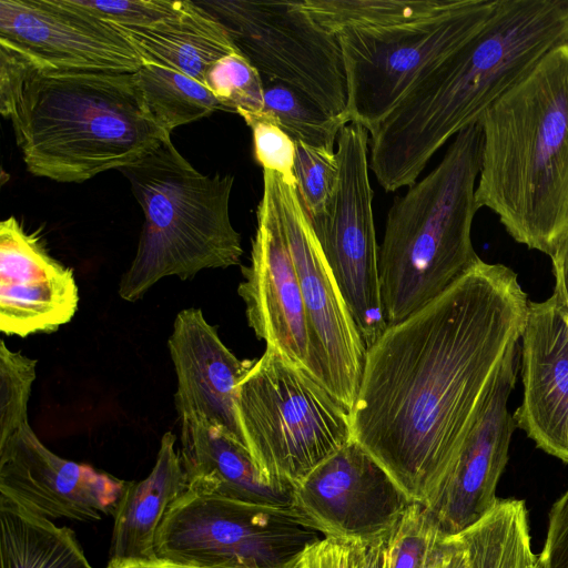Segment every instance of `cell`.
<instances>
[{
  "label": "cell",
  "instance_id": "obj_1",
  "mask_svg": "<svg viewBox=\"0 0 568 568\" xmlns=\"http://www.w3.org/2000/svg\"><path fill=\"white\" fill-rule=\"evenodd\" d=\"M528 303L511 268L481 260L366 349L352 439L412 503L448 475Z\"/></svg>",
  "mask_w": 568,
  "mask_h": 568
},
{
  "label": "cell",
  "instance_id": "obj_2",
  "mask_svg": "<svg viewBox=\"0 0 568 568\" xmlns=\"http://www.w3.org/2000/svg\"><path fill=\"white\" fill-rule=\"evenodd\" d=\"M567 42L568 0H498L486 24L425 72L369 135L379 185L414 184L452 136Z\"/></svg>",
  "mask_w": 568,
  "mask_h": 568
},
{
  "label": "cell",
  "instance_id": "obj_3",
  "mask_svg": "<svg viewBox=\"0 0 568 568\" xmlns=\"http://www.w3.org/2000/svg\"><path fill=\"white\" fill-rule=\"evenodd\" d=\"M0 112L27 170L61 183L122 170L171 135L154 121L138 72L54 70L4 43Z\"/></svg>",
  "mask_w": 568,
  "mask_h": 568
},
{
  "label": "cell",
  "instance_id": "obj_4",
  "mask_svg": "<svg viewBox=\"0 0 568 568\" xmlns=\"http://www.w3.org/2000/svg\"><path fill=\"white\" fill-rule=\"evenodd\" d=\"M477 206L508 234L551 255L568 227V42L481 116Z\"/></svg>",
  "mask_w": 568,
  "mask_h": 568
},
{
  "label": "cell",
  "instance_id": "obj_5",
  "mask_svg": "<svg viewBox=\"0 0 568 568\" xmlns=\"http://www.w3.org/2000/svg\"><path fill=\"white\" fill-rule=\"evenodd\" d=\"M481 153L478 121L458 132L442 161L389 207L378 254L388 326L438 297L481 261L471 242Z\"/></svg>",
  "mask_w": 568,
  "mask_h": 568
},
{
  "label": "cell",
  "instance_id": "obj_6",
  "mask_svg": "<svg viewBox=\"0 0 568 568\" xmlns=\"http://www.w3.org/2000/svg\"><path fill=\"white\" fill-rule=\"evenodd\" d=\"M144 213L135 256L119 283V296L136 302L161 280L185 281L211 268L239 265L241 234L230 219L232 174L200 173L163 139L120 170Z\"/></svg>",
  "mask_w": 568,
  "mask_h": 568
},
{
  "label": "cell",
  "instance_id": "obj_7",
  "mask_svg": "<svg viewBox=\"0 0 568 568\" xmlns=\"http://www.w3.org/2000/svg\"><path fill=\"white\" fill-rule=\"evenodd\" d=\"M236 412L257 473L284 491L352 439L351 413L315 378L268 346L239 384Z\"/></svg>",
  "mask_w": 568,
  "mask_h": 568
},
{
  "label": "cell",
  "instance_id": "obj_8",
  "mask_svg": "<svg viewBox=\"0 0 568 568\" xmlns=\"http://www.w3.org/2000/svg\"><path fill=\"white\" fill-rule=\"evenodd\" d=\"M497 4L456 0L447 10L409 23L335 32L347 79L349 123L371 135L425 72L486 24Z\"/></svg>",
  "mask_w": 568,
  "mask_h": 568
},
{
  "label": "cell",
  "instance_id": "obj_9",
  "mask_svg": "<svg viewBox=\"0 0 568 568\" xmlns=\"http://www.w3.org/2000/svg\"><path fill=\"white\" fill-rule=\"evenodd\" d=\"M291 505H262L186 491L159 529L156 558L199 566L296 568L321 539Z\"/></svg>",
  "mask_w": 568,
  "mask_h": 568
},
{
  "label": "cell",
  "instance_id": "obj_10",
  "mask_svg": "<svg viewBox=\"0 0 568 568\" xmlns=\"http://www.w3.org/2000/svg\"><path fill=\"white\" fill-rule=\"evenodd\" d=\"M263 79L278 81L349 123L342 49L302 1H196Z\"/></svg>",
  "mask_w": 568,
  "mask_h": 568
},
{
  "label": "cell",
  "instance_id": "obj_11",
  "mask_svg": "<svg viewBox=\"0 0 568 568\" xmlns=\"http://www.w3.org/2000/svg\"><path fill=\"white\" fill-rule=\"evenodd\" d=\"M263 187L273 197L295 265L315 378L351 413L366 346L298 196L296 182L263 170Z\"/></svg>",
  "mask_w": 568,
  "mask_h": 568
},
{
  "label": "cell",
  "instance_id": "obj_12",
  "mask_svg": "<svg viewBox=\"0 0 568 568\" xmlns=\"http://www.w3.org/2000/svg\"><path fill=\"white\" fill-rule=\"evenodd\" d=\"M367 130L354 122L338 133L337 189L328 214L313 224L326 261L366 349L387 328L369 183Z\"/></svg>",
  "mask_w": 568,
  "mask_h": 568
},
{
  "label": "cell",
  "instance_id": "obj_13",
  "mask_svg": "<svg viewBox=\"0 0 568 568\" xmlns=\"http://www.w3.org/2000/svg\"><path fill=\"white\" fill-rule=\"evenodd\" d=\"M410 504L353 439L291 488V507L307 526L367 545L387 541Z\"/></svg>",
  "mask_w": 568,
  "mask_h": 568
},
{
  "label": "cell",
  "instance_id": "obj_14",
  "mask_svg": "<svg viewBox=\"0 0 568 568\" xmlns=\"http://www.w3.org/2000/svg\"><path fill=\"white\" fill-rule=\"evenodd\" d=\"M0 43L60 71L136 73L143 65L118 24L75 0H1Z\"/></svg>",
  "mask_w": 568,
  "mask_h": 568
},
{
  "label": "cell",
  "instance_id": "obj_15",
  "mask_svg": "<svg viewBox=\"0 0 568 568\" xmlns=\"http://www.w3.org/2000/svg\"><path fill=\"white\" fill-rule=\"evenodd\" d=\"M518 342L504 356L448 475L426 506L442 536L460 535L496 505L516 423L508 409L519 368Z\"/></svg>",
  "mask_w": 568,
  "mask_h": 568
},
{
  "label": "cell",
  "instance_id": "obj_16",
  "mask_svg": "<svg viewBox=\"0 0 568 568\" xmlns=\"http://www.w3.org/2000/svg\"><path fill=\"white\" fill-rule=\"evenodd\" d=\"M126 480L60 457L30 424L0 439V498L48 519L113 515Z\"/></svg>",
  "mask_w": 568,
  "mask_h": 568
},
{
  "label": "cell",
  "instance_id": "obj_17",
  "mask_svg": "<svg viewBox=\"0 0 568 568\" xmlns=\"http://www.w3.org/2000/svg\"><path fill=\"white\" fill-rule=\"evenodd\" d=\"M256 221L250 264L242 266L243 281L237 286L247 324L266 346L315 378L295 265L273 197L264 187Z\"/></svg>",
  "mask_w": 568,
  "mask_h": 568
},
{
  "label": "cell",
  "instance_id": "obj_18",
  "mask_svg": "<svg viewBox=\"0 0 568 568\" xmlns=\"http://www.w3.org/2000/svg\"><path fill=\"white\" fill-rule=\"evenodd\" d=\"M72 268L52 257L14 216L0 223V331L26 337L68 324L79 306Z\"/></svg>",
  "mask_w": 568,
  "mask_h": 568
},
{
  "label": "cell",
  "instance_id": "obj_19",
  "mask_svg": "<svg viewBox=\"0 0 568 568\" xmlns=\"http://www.w3.org/2000/svg\"><path fill=\"white\" fill-rule=\"evenodd\" d=\"M520 339L523 399L514 420L538 448L568 463V314L554 295L528 303Z\"/></svg>",
  "mask_w": 568,
  "mask_h": 568
},
{
  "label": "cell",
  "instance_id": "obj_20",
  "mask_svg": "<svg viewBox=\"0 0 568 568\" xmlns=\"http://www.w3.org/2000/svg\"><path fill=\"white\" fill-rule=\"evenodd\" d=\"M168 347L176 377L178 417L206 418L244 446L237 420V393L253 362L239 359L197 307L176 314Z\"/></svg>",
  "mask_w": 568,
  "mask_h": 568
},
{
  "label": "cell",
  "instance_id": "obj_21",
  "mask_svg": "<svg viewBox=\"0 0 568 568\" xmlns=\"http://www.w3.org/2000/svg\"><path fill=\"white\" fill-rule=\"evenodd\" d=\"M187 490L262 505H291V491L267 485L246 448L225 428L199 416L179 418Z\"/></svg>",
  "mask_w": 568,
  "mask_h": 568
},
{
  "label": "cell",
  "instance_id": "obj_22",
  "mask_svg": "<svg viewBox=\"0 0 568 568\" xmlns=\"http://www.w3.org/2000/svg\"><path fill=\"white\" fill-rule=\"evenodd\" d=\"M176 436L160 439L155 463L141 480H126L113 513L110 566L155 560V541L172 505L186 491Z\"/></svg>",
  "mask_w": 568,
  "mask_h": 568
},
{
  "label": "cell",
  "instance_id": "obj_23",
  "mask_svg": "<svg viewBox=\"0 0 568 568\" xmlns=\"http://www.w3.org/2000/svg\"><path fill=\"white\" fill-rule=\"evenodd\" d=\"M119 27L143 64L162 65L202 83L216 61L239 52L222 24L196 1L185 0L175 14L148 27Z\"/></svg>",
  "mask_w": 568,
  "mask_h": 568
},
{
  "label": "cell",
  "instance_id": "obj_24",
  "mask_svg": "<svg viewBox=\"0 0 568 568\" xmlns=\"http://www.w3.org/2000/svg\"><path fill=\"white\" fill-rule=\"evenodd\" d=\"M0 568H94L75 532L0 498Z\"/></svg>",
  "mask_w": 568,
  "mask_h": 568
},
{
  "label": "cell",
  "instance_id": "obj_25",
  "mask_svg": "<svg viewBox=\"0 0 568 568\" xmlns=\"http://www.w3.org/2000/svg\"><path fill=\"white\" fill-rule=\"evenodd\" d=\"M459 536L470 568H529L537 558L523 499H498L480 521Z\"/></svg>",
  "mask_w": 568,
  "mask_h": 568
},
{
  "label": "cell",
  "instance_id": "obj_26",
  "mask_svg": "<svg viewBox=\"0 0 568 568\" xmlns=\"http://www.w3.org/2000/svg\"><path fill=\"white\" fill-rule=\"evenodd\" d=\"M139 83L156 124L166 133L223 109L207 87L182 72L145 63Z\"/></svg>",
  "mask_w": 568,
  "mask_h": 568
},
{
  "label": "cell",
  "instance_id": "obj_27",
  "mask_svg": "<svg viewBox=\"0 0 568 568\" xmlns=\"http://www.w3.org/2000/svg\"><path fill=\"white\" fill-rule=\"evenodd\" d=\"M456 0H303V6L325 29L377 30L428 17L450 8Z\"/></svg>",
  "mask_w": 568,
  "mask_h": 568
},
{
  "label": "cell",
  "instance_id": "obj_28",
  "mask_svg": "<svg viewBox=\"0 0 568 568\" xmlns=\"http://www.w3.org/2000/svg\"><path fill=\"white\" fill-rule=\"evenodd\" d=\"M263 82L264 110L276 118L294 142L336 151L338 133L347 123L278 81L263 79Z\"/></svg>",
  "mask_w": 568,
  "mask_h": 568
},
{
  "label": "cell",
  "instance_id": "obj_29",
  "mask_svg": "<svg viewBox=\"0 0 568 568\" xmlns=\"http://www.w3.org/2000/svg\"><path fill=\"white\" fill-rule=\"evenodd\" d=\"M444 539L427 507L412 503L387 540V568H430Z\"/></svg>",
  "mask_w": 568,
  "mask_h": 568
},
{
  "label": "cell",
  "instance_id": "obj_30",
  "mask_svg": "<svg viewBox=\"0 0 568 568\" xmlns=\"http://www.w3.org/2000/svg\"><path fill=\"white\" fill-rule=\"evenodd\" d=\"M293 173L298 196L312 224L326 217L338 183L336 151L295 142Z\"/></svg>",
  "mask_w": 568,
  "mask_h": 568
},
{
  "label": "cell",
  "instance_id": "obj_31",
  "mask_svg": "<svg viewBox=\"0 0 568 568\" xmlns=\"http://www.w3.org/2000/svg\"><path fill=\"white\" fill-rule=\"evenodd\" d=\"M204 84L224 110L239 115L264 111L263 78L240 52L216 61L209 69Z\"/></svg>",
  "mask_w": 568,
  "mask_h": 568
},
{
  "label": "cell",
  "instance_id": "obj_32",
  "mask_svg": "<svg viewBox=\"0 0 568 568\" xmlns=\"http://www.w3.org/2000/svg\"><path fill=\"white\" fill-rule=\"evenodd\" d=\"M37 359L0 341V439L29 423L28 406L37 378Z\"/></svg>",
  "mask_w": 568,
  "mask_h": 568
},
{
  "label": "cell",
  "instance_id": "obj_33",
  "mask_svg": "<svg viewBox=\"0 0 568 568\" xmlns=\"http://www.w3.org/2000/svg\"><path fill=\"white\" fill-rule=\"evenodd\" d=\"M240 116L252 130L254 156L263 170L295 182V142L278 125L276 118L265 110L261 113H242Z\"/></svg>",
  "mask_w": 568,
  "mask_h": 568
},
{
  "label": "cell",
  "instance_id": "obj_34",
  "mask_svg": "<svg viewBox=\"0 0 568 568\" xmlns=\"http://www.w3.org/2000/svg\"><path fill=\"white\" fill-rule=\"evenodd\" d=\"M386 544L367 545L324 537L304 550L296 568H384Z\"/></svg>",
  "mask_w": 568,
  "mask_h": 568
},
{
  "label": "cell",
  "instance_id": "obj_35",
  "mask_svg": "<svg viewBox=\"0 0 568 568\" xmlns=\"http://www.w3.org/2000/svg\"><path fill=\"white\" fill-rule=\"evenodd\" d=\"M97 17L125 27H148L175 14L184 1L75 0Z\"/></svg>",
  "mask_w": 568,
  "mask_h": 568
},
{
  "label": "cell",
  "instance_id": "obj_36",
  "mask_svg": "<svg viewBox=\"0 0 568 568\" xmlns=\"http://www.w3.org/2000/svg\"><path fill=\"white\" fill-rule=\"evenodd\" d=\"M538 559L541 568H568V488L550 508L545 544Z\"/></svg>",
  "mask_w": 568,
  "mask_h": 568
},
{
  "label": "cell",
  "instance_id": "obj_37",
  "mask_svg": "<svg viewBox=\"0 0 568 568\" xmlns=\"http://www.w3.org/2000/svg\"><path fill=\"white\" fill-rule=\"evenodd\" d=\"M550 257L555 276L552 295L568 314V227L558 241Z\"/></svg>",
  "mask_w": 568,
  "mask_h": 568
},
{
  "label": "cell",
  "instance_id": "obj_38",
  "mask_svg": "<svg viewBox=\"0 0 568 568\" xmlns=\"http://www.w3.org/2000/svg\"><path fill=\"white\" fill-rule=\"evenodd\" d=\"M437 568H470L468 551L459 535L444 539Z\"/></svg>",
  "mask_w": 568,
  "mask_h": 568
},
{
  "label": "cell",
  "instance_id": "obj_39",
  "mask_svg": "<svg viewBox=\"0 0 568 568\" xmlns=\"http://www.w3.org/2000/svg\"><path fill=\"white\" fill-rule=\"evenodd\" d=\"M105 568H235V567H225V566H199V565H189L174 562L170 560L155 559L151 561L143 562H130L122 564L118 566L106 565Z\"/></svg>",
  "mask_w": 568,
  "mask_h": 568
},
{
  "label": "cell",
  "instance_id": "obj_40",
  "mask_svg": "<svg viewBox=\"0 0 568 568\" xmlns=\"http://www.w3.org/2000/svg\"><path fill=\"white\" fill-rule=\"evenodd\" d=\"M529 568H541V565L538 559V555H537V558L535 559V561L529 566Z\"/></svg>",
  "mask_w": 568,
  "mask_h": 568
},
{
  "label": "cell",
  "instance_id": "obj_41",
  "mask_svg": "<svg viewBox=\"0 0 568 568\" xmlns=\"http://www.w3.org/2000/svg\"><path fill=\"white\" fill-rule=\"evenodd\" d=\"M442 547H443V545H442ZM440 554H442V548H440V551H439V554H438V556H437L436 561L434 562V565H433L430 568H437V567H438V562H439Z\"/></svg>",
  "mask_w": 568,
  "mask_h": 568
},
{
  "label": "cell",
  "instance_id": "obj_42",
  "mask_svg": "<svg viewBox=\"0 0 568 568\" xmlns=\"http://www.w3.org/2000/svg\"><path fill=\"white\" fill-rule=\"evenodd\" d=\"M384 568H387V564H386V562H385V566H384Z\"/></svg>",
  "mask_w": 568,
  "mask_h": 568
}]
</instances>
